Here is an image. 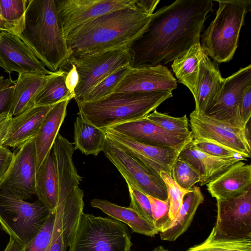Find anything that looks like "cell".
Wrapping results in <instances>:
<instances>
[{
	"instance_id": "c3c4849f",
	"label": "cell",
	"mask_w": 251,
	"mask_h": 251,
	"mask_svg": "<svg viewBox=\"0 0 251 251\" xmlns=\"http://www.w3.org/2000/svg\"><path fill=\"white\" fill-rule=\"evenodd\" d=\"M24 247L13 237L10 236L9 242L4 251H24Z\"/></svg>"
},
{
	"instance_id": "4316f807",
	"label": "cell",
	"mask_w": 251,
	"mask_h": 251,
	"mask_svg": "<svg viewBox=\"0 0 251 251\" xmlns=\"http://www.w3.org/2000/svg\"><path fill=\"white\" fill-rule=\"evenodd\" d=\"M92 207L100 209L104 213L127 225L133 232L153 237L159 231L154 225L142 217L130 207L117 205L106 200L94 199L90 201Z\"/></svg>"
},
{
	"instance_id": "f907efd6",
	"label": "cell",
	"mask_w": 251,
	"mask_h": 251,
	"mask_svg": "<svg viewBox=\"0 0 251 251\" xmlns=\"http://www.w3.org/2000/svg\"><path fill=\"white\" fill-rule=\"evenodd\" d=\"M0 30H2V25L1 21V7L0 5Z\"/></svg>"
},
{
	"instance_id": "d6986e66",
	"label": "cell",
	"mask_w": 251,
	"mask_h": 251,
	"mask_svg": "<svg viewBox=\"0 0 251 251\" xmlns=\"http://www.w3.org/2000/svg\"><path fill=\"white\" fill-rule=\"evenodd\" d=\"M83 191L76 187L64 201V209L46 251H67L83 213Z\"/></svg>"
},
{
	"instance_id": "d590c367",
	"label": "cell",
	"mask_w": 251,
	"mask_h": 251,
	"mask_svg": "<svg viewBox=\"0 0 251 251\" xmlns=\"http://www.w3.org/2000/svg\"><path fill=\"white\" fill-rule=\"evenodd\" d=\"M130 67V66H125L114 72L96 85L81 100L76 102L93 101L112 94L127 74Z\"/></svg>"
},
{
	"instance_id": "2e32d148",
	"label": "cell",
	"mask_w": 251,
	"mask_h": 251,
	"mask_svg": "<svg viewBox=\"0 0 251 251\" xmlns=\"http://www.w3.org/2000/svg\"><path fill=\"white\" fill-rule=\"evenodd\" d=\"M0 67L9 74L38 73L50 75L30 47L18 36L0 30Z\"/></svg>"
},
{
	"instance_id": "cb8c5ba5",
	"label": "cell",
	"mask_w": 251,
	"mask_h": 251,
	"mask_svg": "<svg viewBox=\"0 0 251 251\" xmlns=\"http://www.w3.org/2000/svg\"><path fill=\"white\" fill-rule=\"evenodd\" d=\"M192 142L181 150L178 158L186 162L198 172L201 186L208 184L238 161L247 160L244 157L214 156L199 150Z\"/></svg>"
},
{
	"instance_id": "603a6c76",
	"label": "cell",
	"mask_w": 251,
	"mask_h": 251,
	"mask_svg": "<svg viewBox=\"0 0 251 251\" xmlns=\"http://www.w3.org/2000/svg\"><path fill=\"white\" fill-rule=\"evenodd\" d=\"M55 104L32 106L13 117L3 146L16 149L34 138L46 115Z\"/></svg>"
},
{
	"instance_id": "f35d334b",
	"label": "cell",
	"mask_w": 251,
	"mask_h": 251,
	"mask_svg": "<svg viewBox=\"0 0 251 251\" xmlns=\"http://www.w3.org/2000/svg\"><path fill=\"white\" fill-rule=\"evenodd\" d=\"M159 175L164 182L170 201L169 218L172 220L177 213L184 195L190 190H186L178 185L171 176L165 172H160Z\"/></svg>"
},
{
	"instance_id": "e575fe53",
	"label": "cell",
	"mask_w": 251,
	"mask_h": 251,
	"mask_svg": "<svg viewBox=\"0 0 251 251\" xmlns=\"http://www.w3.org/2000/svg\"><path fill=\"white\" fill-rule=\"evenodd\" d=\"M65 200L58 203L54 210L50 212L43 227L34 238L25 246L24 251H47L56 226L62 213Z\"/></svg>"
},
{
	"instance_id": "f6af8a7d",
	"label": "cell",
	"mask_w": 251,
	"mask_h": 251,
	"mask_svg": "<svg viewBox=\"0 0 251 251\" xmlns=\"http://www.w3.org/2000/svg\"><path fill=\"white\" fill-rule=\"evenodd\" d=\"M14 153L4 146H0V183L7 173Z\"/></svg>"
},
{
	"instance_id": "74e56055",
	"label": "cell",
	"mask_w": 251,
	"mask_h": 251,
	"mask_svg": "<svg viewBox=\"0 0 251 251\" xmlns=\"http://www.w3.org/2000/svg\"><path fill=\"white\" fill-rule=\"evenodd\" d=\"M171 177L178 185L187 190L200 181L198 172L178 157L173 166Z\"/></svg>"
},
{
	"instance_id": "4fadbf2b",
	"label": "cell",
	"mask_w": 251,
	"mask_h": 251,
	"mask_svg": "<svg viewBox=\"0 0 251 251\" xmlns=\"http://www.w3.org/2000/svg\"><path fill=\"white\" fill-rule=\"evenodd\" d=\"M14 153L0 187L26 201L35 195L37 153L34 138L17 148Z\"/></svg>"
},
{
	"instance_id": "5bb4252c",
	"label": "cell",
	"mask_w": 251,
	"mask_h": 251,
	"mask_svg": "<svg viewBox=\"0 0 251 251\" xmlns=\"http://www.w3.org/2000/svg\"><path fill=\"white\" fill-rule=\"evenodd\" d=\"M215 231L223 236L251 238V189L239 196L217 200Z\"/></svg>"
},
{
	"instance_id": "7dc6e473",
	"label": "cell",
	"mask_w": 251,
	"mask_h": 251,
	"mask_svg": "<svg viewBox=\"0 0 251 251\" xmlns=\"http://www.w3.org/2000/svg\"><path fill=\"white\" fill-rule=\"evenodd\" d=\"M12 117L8 112L0 114V146L5 141Z\"/></svg>"
},
{
	"instance_id": "bcb514c9",
	"label": "cell",
	"mask_w": 251,
	"mask_h": 251,
	"mask_svg": "<svg viewBox=\"0 0 251 251\" xmlns=\"http://www.w3.org/2000/svg\"><path fill=\"white\" fill-rule=\"evenodd\" d=\"M71 68L66 75L65 84L71 95L75 97V90L79 81V76L75 66L71 64Z\"/></svg>"
},
{
	"instance_id": "8d00e7d4",
	"label": "cell",
	"mask_w": 251,
	"mask_h": 251,
	"mask_svg": "<svg viewBox=\"0 0 251 251\" xmlns=\"http://www.w3.org/2000/svg\"><path fill=\"white\" fill-rule=\"evenodd\" d=\"M146 118L163 129L171 132L183 134L192 133L189 128L188 119L186 115L180 117H175L155 110Z\"/></svg>"
},
{
	"instance_id": "836d02e7",
	"label": "cell",
	"mask_w": 251,
	"mask_h": 251,
	"mask_svg": "<svg viewBox=\"0 0 251 251\" xmlns=\"http://www.w3.org/2000/svg\"><path fill=\"white\" fill-rule=\"evenodd\" d=\"M186 251H251V238L234 239L223 236L212 228L207 239Z\"/></svg>"
},
{
	"instance_id": "8fae6325",
	"label": "cell",
	"mask_w": 251,
	"mask_h": 251,
	"mask_svg": "<svg viewBox=\"0 0 251 251\" xmlns=\"http://www.w3.org/2000/svg\"><path fill=\"white\" fill-rule=\"evenodd\" d=\"M190 125L194 139L212 141L236 151L246 158L251 157L250 129L229 126L194 110L190 114Z\"/></svg>"
},
{
	"instance_id": "8992f818",
	"label": "cell",
	"mask_w": 251,
	"mask_h": 251,
	"mask_svg": "<svg viewBox=\"0 0 251 251\" xmlns=\"http://www.w3.org/2000/svg\"><path fill=\"white\" fill-rule=\"evenodd\" d=\"M132 245L126 224L83 212L68 251H131Z\"/></svg>"
},
{
	"instance_id": "5b68a950",
	"label": "cell",
	"mask_w": 251,
	"mask_h": 251,
	"mask_svg": "<svg viewBox=\"0 0 251 251\" xmlns=\"http://www.w3.org/2000/svg\"><path fill=\"white\" fill-rule=\"evenodd\" d=\"M219 3L216 16L202 34L201 47L204 53L215 62L231 60L238 47L245 8L232 0H215Z\"/></svg>"
},
{
	"instance_id": "ba28073f",
	"label": "cell",
	"mask_w": 251,
	"mask_h": 251,
	"mask_svg": "<svg viewBox=\"0 0 251 251\" xmlns=\"http://www.w3.org/2000/svg\"><path fill=\"white\" fill-rule=\"evenodd\" d=\"M103 151L126 183L146 195L161 200L168 199L166 186L159 174L106 137Z\"/></svg>"
},
{
	"instance_id": "277c9868",
	"label": "cell",
	"mask_w": 251,
	"mask_h": 251,
	"mask_svg": "<svg viewBox=\"0 0 251 251\" xmlns=\"http://www.w3.org/2000/svg\"><path fill=\"white\" fill-rule=\"evenodd\" d=\"M172 96L170 91L113 93L97 100L76 102L77 115L105 131L117 124L146 118Z\"/></svg>"
},
{
	"instance_id": "9c48e42d",
	"label": "cell",
	"mask_w": 251,
	"mask_h": 251,
	"mask_svg": "<svg viewBox=\"0 0 251 251\" xmlns=\"http://www.w3.org/2000/svg\"><path fill=\"white\" fill-rule=\"evenodd\" d=\"M132 55L129 47L80 58H69L68 63L75 66L79 76L74 99L79 101L96 85L118 69L130 66Z\"/></svg>"
},
{
	"instance_id": "b9f144b4",
	"label": "cell",
	"mask_w": 251,
	"mask_h": 251,
	"mask_svg": "<svg viewBox=\"0 0 251 251\" xmlns=\"http://www.w3.org/2000/svg\"><path fill=\"white\" fill-rule=\"evenodd\" d=\"M150 201L153 224L160 232L163 226L170 221L169 218V199L161 200L147 195Z\"/></svg>"
},
{
	"instance_id": "f546056e",
	"label": "cell",
	"mask_w": 251,
	"mask_h": 251,
	"mask_svg": "<svg viewBox=\"0 0 251 251\" xmlns=\"http://www.w3.org/2000/svg\"><path fill=\"white\" fill-rule=\"evenodd\" d=\"M75 149L86 155L97 156L103 151L106 139L105 132L93 126L77 115L74 123Z\"/></svg>"
},
{
	"instance_id": "ab89813d",
	"label": "cell",
	"mask_w": 251,
	"mask_h": 251,
	"mask_svg": "<svg viewBox=\"0 0 251 251\" xmlns=\"http://www.w3.org/2000/svg\"><path fill=\"white\" fill-rule=\"evenodd\" d=\"M130 202L129 207L135 210L142 217L153 224L150 201L147 195L126 183Z\"/></svg>"
},
{
	"instance_id": "7a4b0ae2",
	"label": "cell",
	"mask_w": 251,
	"mask_h": 251,
	"mask_svg": "<svg viewBox=\"0 0 251 251\" xmlns=\"http://www.w3.org/2000/svg\"><path fill=\"white\" fill-rule=\"evenodd\" d=\"M151 15L139 0H135L133 6L110 12L85 23L66 37L69 58L129 47L143 32Z\"/></svg>"
},
{
	"instance_id": "ffe728a7",
	"label": "cell",
	"mask_w": 251,
	"mask_h": 251,
	"mask_svg": "<svg viewBox=\"0 0 251 251\" xmlns=\"http://www.w3.org/2000/svg\"><path fill=\"white\" fill-rule=\"evenodd\" d=\"M75 150L73 143L58 134L51 149L58 184V203L64 201L76 187L82 177L77 173L73 160Z\"/></svg>"
},
{
	"instance_id": "3957f363",
	"label": "cell",
	"mask_w": 251,
	"mask_h": 251,
	"mask_svg": "<svg viewBox=\"0 0 251 251\" xmlns=\"http://www.w3.org/2000/svg\"><path fill=\"white\" fill-rule=\"evenodd\" d=\"M19 37L50 71L68 63L69 51L55 0H29L25 28Z\"/></svg>"
},
{
	"instance_id": "d6a6232c",
	"label": "cell",
	"mask_w": 251,
	"mask_h": 251,
	"mask_svg": "<svg viewBox=\"0 0 251 251\" xmlns=\"http://www.w3.org/2000/svg\"><path fill=\"white\" fill-rule=\"evenodd\" d=\"M29 0H0L2 30L19 36L25 28Z\"/></svg>"
},
{
	"instance_id": "4dcf8cb0",
	"label": "cell",
	"mask_w": 251,
	"mask_h": 251,
	"mask_svg": "<svg viewBox=\"0 0 251 251\" xmlns=\"http://www.w3.org/2000/svg\"><path fill=\"white\" fill-rule=\"evenodd\" d=\"M204 54L201 43L196 44L182 56L175 60L171 65L176 78L189 88L193 97L195 94L199 63Z\"/></svg>"
},
{
	"instance_id": "7c38bea8",
	"label": "cell",
	"mask_w": 251,
	"mask_h": 251,
	"mask_svg": "<svg viewBox=\"0 0 251 251\" xmlns=\"http://www.w3.org/2000/svg\"><path fill=\"white\" fill-rule=\"evenodd\" d=\"M65 37L73 30L102 15L135 4V0H55Z\"/></svg>"
},
{
	"instance_id": "6da1fadb",
	"label": "cell",
	"mask_w": 251,
	"mask_h": 251,
	"mask_svg": "<svg viewBox=\"0 0 251 251\" xmlns=\"http://www.w3.org/2000/svg\"><path fill=\"white\" fill-rule=\"evenodd\" d=\"M212 0H177L153 13L141 34L130 45L132 68L164 66L196 44Z\"/></svg>"
},
{
	"instance_id": "7402d4cb",
	"label": "cell",
	"mask_w": 251,
	"mask_h": 251,
	"mask_svg": "<svg viewBox=\"0 0 251 251\" xmlns=\"http://www.w3.org/2000/svg\"><path fill=\"white\" fill-rule=\"evenodd\" d=\"M225 78H223L217 66L205 53L200 63L196 85L195 112L203 114L213 103L222 88Z\"/></svg>"
},
{
	"instance_id": "1f68e13d",
	"label": "cell",
	"mask_w": 251,
	"mask_h": 251,
	"mask_svg": "<svg viewBox=\"0 0 251 251\" xmlns=\"http://www.w3.org/2000/svg\"><path fill=\"white\" fill-rule=\"evenodd\" d=\"M67 73L61 69L51 74L34 99L31 106L53 105L68 98L74 99L65 84Z\"/></svg>"
},
{
	"instance_id": "e0dca14e",
	"label": "cell",
	"mask_w": 251,
	"mask_h": 251,
	"mask_svg": "<svg viewBox=\"0 0 251 251\" xmlns=\"http://www.w3.org/2000/svg\"><path fill=\"white\" fill-rule=\"evenodd\" d=\"M177 85L176 80L165 66L130 67L128 73L113 93L172 91Z\"/></svg>"
},
{
	"instance_id": "9a60e30c",
	"label": "cell",
	"mask_w": 251,
	"mask_h": 251,
	"mask_svg": "<svg viewBox=\"0 0 251 251\" xmlns=\"http://www.w3.org/2000/svg\"><path fill=\"white\" fill-rule=\"evenodd\" d=\"M104 131L107 138L158 174L163 171L171 176L173 166L184 148H174L144 143L111 128Z\"/></svg>"
},
{
	"instance_id": "ac0fdd59",
	"label": "cell",
	"mask_w": 251,
	"mask_h": 251,
	"mask_svg": "<svg viewBox=\"0 0 251 251\" xmlns=\"http://www.w3.org/2000/svg\"><path fill=\"white\" fill-rule=\"evenodd\" d=\"M109 128L141 142L174 148H183L194 140L192 133L171 132L146 118L117 124Z\"/></svg>"
},
{
	"instance_id": "681fc988",
	"label": "cell",
	"mask_w": 251,
	"mask_h": 251,
	"mask_svg": "<svg viewBox=\"0 0 251 251\" xmlns=\"http://www.w3.org/2000/svg\"><path fill=\"white\" fill-rule=\"evenodd\" d=\"M152 251H169L168 250L165 249L162 246H158L154 249Z\"/></svg>"
},
{
	"instance_id": "d4e9b609",
	"label": "cell",
	"mask_w": 251,
	"mask_h": 251,
	"mask_svg": "<svg viewBox=\"0 0 251 251\" xmlns=\"http://www.w3.org/2000/svg\"><path fill=\"white\" fill-rule=\"evenodd\" d=\"M72 100L65 99L55 104L44 118L34 138L37 153V170L51 151L59 130L66 116L67 106Z\"/></svg>"
},
{
	"instance_id": "ee69618b",
	"label": "cell",
	"mask_w": 251,
	"mask_h": 251,
	"mask_svg": "<svg viewBox=\"0 0 251 251\" xmlns=\"http://www.w3.org/2000/svg\"><path fill=\"white\" fill-rule=\"evenodd\" d=\"M239 113L242 126L245 129L251 116V85L246 89L242 97L240 106Z\"/></svg>"
},
{
	"instance_id": "7bdbcfd3",
	"label": "cell",
	"mask_w": 251,
	"mask_h": 251,
	"mask_svg": "<svg viewBox=\"0 0 251 251\" xmlns=\"http://www.w3.org/2000/svg\"><path fill=\"white\" fill-rule=\"evenodd\" d=\"M16 81L0 76V114L9 111Z\"/></svg>"
},
{
	"instance_id": "30bf717a",
	"label": "cell",
	"mask_w": 251,
	"mask_h": 251,
	"mask_svg": "<svg viewBox=\"0 0 251 251\" xmlns=\"http://www.w3.org/2000/svg\"><path fill=\"white\" fill-rule=\"evenodd\" d=\"M251 85V65L240 69L225 78L213 103L204 114L209 117L242 129L239 106L248 86Z\"/></svg>"
},
{
	"instance_id": "60d3db41",
	"label": "cell",
	"mask_w": 251,
	"mask_h": 251,
	"mask_svg": "<svg viewBox=\"0 0 251 251\" xmlns=\"http://www.w3.org/2000/svg\"><path fill=\"white\" fill-rule=\"evenodd\" d=\"M192 144L199 150L214 156L225 158H245L236 151L212 141L194 139Z\"/></svg>"
},
{
	"instance_id": "52a82bcc",
	"label": "cell",
	"mask_w": 251,
	"mask_h": 251,
	"mask_svg": "<svg viewBox=\"0 0 251 251\" xmlns=\"http://www.w3.org/2000/svg\"><path fill=\"white\" fill-rule=\"evenodd\" d=\"M50 211L39 200L30 202L0 187L1 228L25 246L45 225Z\"/></svg>"
},
{
	"instance_id": "83f0119b",
	"label": "cell",
	"mask_w": 251,
	"mask_h": 251,
	"mask_svg": "<svg viewBox=\"0 0 251 251\" xmlns=\"http://www.w3.org/2000/svg\"><path fill=\"white\" fill-rule=\"evenodd\" d=\"M51 75L34 73L19 74L9 111L12 117L31 106L34 99L44 87Z\"/></svg>"
},
{
	"instance_id": "f1b7e54d",
	"label": "cell",
	"mask_w": 251,
	"mask_h": 251,
	"mask_svg": "<svg viewBox=\"0 0 251 251\" xmlns=\"http://www.w3.org/2000/svg\"><path fill=\"white\" fill-rule=\"evenodd\" d=\"M35 195L50 211L55 209L58 204V184L51 151L37 170Z\"/></svg>"
},
{
	"instance_id": "44dd1931",
	"label": "cell",
	"mask_w": 251,
	"mask_h": 251,
	"mask_svg": "<svg viewBox=\"0 0 251 251\" xmlns=\"http://www.w3.org/2000/svg\"><path fill=\"white\" fill-rule=\"evenodd\" d=\"M206 185L208 192L216 200L241 195L251 189V166L238 161Z\"/></svg>"
},
{
	"instance_id": "484cf974",
	"label": "cell",
	"mask_w": 251,
	"mask_h": 251,
	"mask_svg": "<svg viewBox=\"0 0 251 251\" xmlns=\"http://www.w3.org/2000/svg\"><path fill=\"white\" fill-rule=\"evenodd\" d=\"M203 201L204 197L200 188L193 187L184 195L175 217L166 224L160 231V239L175 241L185 232L193 221L198 207Z\"/></svg>"
}]
</instances>
